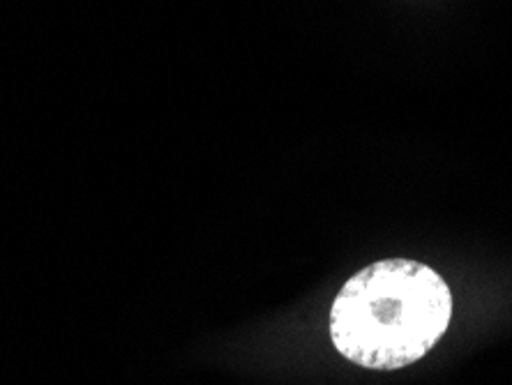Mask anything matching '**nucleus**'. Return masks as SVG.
<instances>
[{
	"label": "nucleus",
	"instance_id": "1",
	"mask_svg": "<svg viewBox=\"0 0 512 385\" xmlns=\"http://www.w3.org/2000/svg\"><path fill=\"white\" fill-rule=\"evenodd\" d=\"M453 321V293L434 268L383 259L358 270L330 307V339L353 365L395 372L423 360Z\"/></svg>",
	"mask_w": 512,
	"mask_h": 385
}]
</instances>
